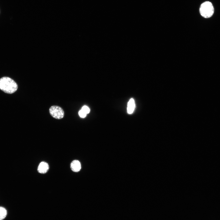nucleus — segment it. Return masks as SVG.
I'll return each instance as SVG.
<instances>
[{
    "instance_id": "f257e3e1",
    "label": "nucleus",
    "mask_w": 220,
    "mask_h": 220,
    "mask_svg": "<svg viewBox=\"0 0 220 220\" xmlns=\"http://www.w3.org/2000/svg\"><path fill=\"white\" fill-rule=\"evenodd\" d=\"M18 86L13 79L7 77H4L0 79V89L4 92L11 94L17 90Z\"/></svg>"
},
{
    "instance_id": "f03ea898",
    "label": "nucleus",
    "mask_w": 220,
    "mask_h": 220,
    "mask_svg": "<svg viewBox=\"0 0 220 220\" xmlns=\"http://www.w3.org/2000/svg\"><path fill=\"white\" fill-rule=\"evenodd\" d=\"M214 11V9L212 3L209 1L203 3L199 9L201 15L206 18L211 17L213 14Z\"/></svg>"
},
{
    "instance_id": "7ed1b4c3",
    "label": "nucleus",
    "mask_w": 220,
    "mask_h": 220,
    "mask_svg": "<svg viewBox=\"0 0 220 220\" xmlns=\"http://www.w3.org/2000/svg\"><path fill=\"white\" fill-rule=\"evenodd\" d=\"M50 115L54 118L57 119H61L63 118L64 112L63 109L60 107L53 105L49 109Z\"/></svg>"
},
{
    "instance_id": "20e7f679",
    "label": "nucleus",
    "mask_w": 220,
    "mask_h": 220,
    "mask_svg": "<svg viewBox=\"0 0 220 220\" xmlns=\"http://www.w3.org/2000/svg\"><path fill=\"white\" fill-rule=\"evenodd\" d=\"M49 169L48 164L46 162L43 161L41 162L38 167V172L41 174H45L47 172Z\"/></svg>"
},
{
    "instance_id": "39448f33",
    "label": "nucleus",
    "mask_w": 220,
    "mask_h": 220,
    "mask_svg": "<svg viewBox=\"0 0 220 220\" xmlns=\"http://www.w3.org/2000/svg\"><path fill=\"white\" fill-rule=\"evenodd\" d=\"M70 167L73 171L78 172L80 171L81 168V163L78 160H74L71 163Z\"/></svg>"
},
{
    "instance_id": "423d86ee",
    "label": "nucleus",
    "mask_w": 220,
    "mask_h": 220,
    "mask_svg": "<svg viewBox=\"0 0 220 220\" xmlns=\"http://www.w3.org/2000/svg\"><path fill=\"white\" fill-rule=\"evenodd\" d=\"M135 104L134 100L133 98H131L128 102L127 107V111L128 113H132L135 108Z\"/></svg>"
},
{
    "instance_id": "0eeeda50",
    "label": "nucleus",
    "mask_w": 220,
    "mask_h": 220,
    "mask_svg": "<svg viewBox=\"0 0 220 220\" xmlns=\"http://www.w3.org/2000/svg\"><path fill=\"white\" fill-rule=\"evenodd\" d=\"M7 211L6 209L2 207H0V220H3L6 217Z\"/></svg>"
},
{
    "instance_id": "6e6552de",
    "label": "nucleus",
    "mask_w": 220,
    "mask_h": 220,
    "mask_svg": "<svg viewBox=\"0 0 220 220\" xmlns=\"http://www.w3.org/2000/svg\"><path fill=\"white\" fill-rule=\"evenodd\" d=\"M82 110L85 112L86 114H88L90 112V109L89 108L86 106H84L82 108Z\"/></svg>"
},
{
    "instance_id": "1a4fd4ad",
    "label": "nucleus",
    "mask_w": 220,
    "mask_h": 220,
    "mask_svg": "<svg viewBox=\"0 0 220 220\" xmlns=\"http://www.w3.org/2000/svg\"><path fill=\"white\" fill-rule=\"evenodd\" d=\"M79 114L80 116L82 118L85 117L87 114L82 109L79 111Z\"/></svg>"
}]
</instances>
